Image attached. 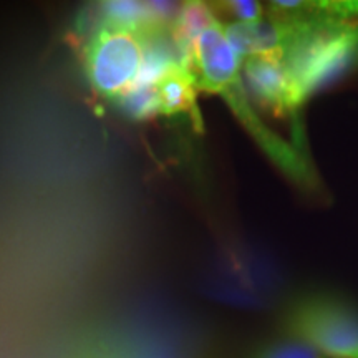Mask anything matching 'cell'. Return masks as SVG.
Wrapping results in <instances>:
<instances>
[{"label":"cell","instance_id":"cell-6","mask_svg":"<svg viewBox=\"0 0 358 358\" xmlns=\"http://www.w3.org/2000/svg\"><path fill=\"white\" fill-rule=\"evenodd\" d=\"M151 88L156 113L174 116L189 115L191 118H199L198 111V85L189 66V62L171 64L163 70L153 82L148 83Z\"/></svg>","mask_w":358,"mask_h":358},{"label":"cell","instance_id":"cell-2","mask_svg":"<svg viewBox=\"0 0 358 358\" xmlns=\"http://www.w3.org/2000/svg\"><path fill=\"white\" fill-rule=\"evenodd\" d=\"M301 29L284 53L297 105L358 69V22L347 20L338 2H322L320 13Z\"/></svg>","mask_w":358,"mask_h":358},{"label":"cell","instance_id":"cell-7","mask_svg":"<svg viewBox=\"0 0 358 358\" xmlns=\"http://www.w3.org/2000/svg\"><path fill=\"white\" fill-rule=\"evenodd\" d=\"M249 358H327L308 343L294 337H284L262 343Z\"/></svg>","mask_w":358,"mask_h":358},{"label":"cell","instance_id":"cell-3","mask_svg":"<svg viewBox=\"0 0 358 358\" xmlns=\"http://www.w3.org/2000/svg\"><path fill=\"white\" fill-rule=\"evenodd\" d=\"M156 19L146 25H131L106 19L87 45L85 66L92 87L101 96L123 100L145 75L150 52V32Z\"/></svg>","mask_w":358,"mask_h":358},{"label":"cell","instance_id":"cell-5","mask_svg":"<svg viewBox=\"0 0 358 358\" xmlns=\"http://www.w3.org/2000/svg\"><path fill=\"white\" fill-rule=\"evenodd\" d=\"M243 60V69L252 95L275 116L292 120L295 141L302 148V110L295 100L284 60L274 55H250Z\"/></svg>","mask_w":358,"mask_h":358},{"label":"cell","instance_id":"cell-1","mask_svg":"<svg viewBox=\"0 0 358 358\" xmlns=\"http://www.w3.org/2000/svg\"><path fill=\"white\" fill-rule=\"evenodd\" d=\"M241 64L243 58L232 48L217 19L191 43L189 66L199 92L221 96L252 140L285 176L302 189L317 191L320 186L319 176L307 155L268 129L254 111L239 73Z\"/></svg>","mask_w":358,"mask_h":358},{"label":"cell","instance_id":"cell-4","mask_svg":"<svg viewBox=\"0 0 358 358\" xmlns=\"http://www.w3.org/2000/svg\"><path fill=\"white\" fill-rule=\"evenodd\" d=\"M282 329L327 358H358V307L340 294L299 295L285 308Z\"/></svg>","mask_w":358,"mask_h":358},{"label":"cell","instance_id":"cell-8","mask_svg":"<svg viewBox=\"0 0 358 358\" xmlns=\"http://www.w3.org/2000/svg\"><path fill=\"white\" fill-rule=\"evenodd\" d=\"M211 7L214 12H222L224 19L234 24V22H257L266 19V7H262L261 2H250V0H232V2L213 3Z\"/></svg>","mask_w":358,"mask_h":358}]
</instances>
